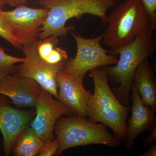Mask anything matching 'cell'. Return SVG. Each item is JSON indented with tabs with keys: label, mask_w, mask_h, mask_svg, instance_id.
<instances>
[{
	"label": "cell",
	"mask_w": 156,
	"mask_h": 156,
	"mask_svg": "<svg viewBox=\"0 0 156 156\" xmlns=\"http://www.w3.org/2000/svg\"><path fill=\"white\" fill-rule=\"evenodd\" d=\"M118 0H37V4L49 10L48 17L41 29L40 40L50 36H65L75 26L66 27L73 18L80 19L86 14L96 16L101 24L107 23L109 9L115 7Z\"/></svg>",
	"instance_id": "1"
},
{
	"label": "cell",
	"mask_w": 156,
	"mask_h": 156,
	"mask_svg": "<svg viewBox=\"0 0 156 156\" xmlns=\"http://www.w3.org/2000/svg\"><path fill=\"white\" fill-rule=\"evenodd\" d=\"M115 7L101 40L116 56L121 48L151 30V22L140 0H125Z\"/></svg>",
	"instance_id": "2"
},
{
	"label": "cell",
	"mask_w": 156,
	"mask_h": 156,
	"mask_svg": "<svg viewBox=\"0 0 156 156\" xmlns=\"http://www.w3.org/2000/svg\"><path fill=\"white\" fill-rule=\"evenodd\" d=\"M94 91L87 104V116L92 122H99L111 128L120 140L126 138V121L131 108L120 103L109 86L104 66L90 71Z\"/></svg>",
	"instance_id": "3"
},
{
	"label": "cell",
	"mask_w": 156,
	"mask_h": 156,
	"mask_svg": "<svg viewBox=\"0 0 156 156\" xmlns=\"http://www.w3.org/2000/svg\"><path fill=\"white\" fill-rule=\"evenodd\" d=\"M154 31L147 32L135 39L117 52L119 54L118 62L113 67L104 66L107 78L119 87L112 89L120 103L128 105L131 87L136 69L144 60L154 56L156 50V41L153 36Z\"/></svg>",
	"instance_id": "4"
},
{
	"label": "cell",
	"mask_w": 156,
	"mask_h": 156,
	"mask_svg": "<svg viewBox=\"0 0 156 156\" xmlns=\"http://www.w3.org/2000/svg\"><path fill=\"white\" fill-rule=\"evenodd\" d=\"M86 118L75 116L59 117L56 121L54 131L59 142L56 156L70 148L91 144H101L118 147L119 140L115 137L102 123L92 122Z\"/></svg>",
	"instance_id": "5"
},
{
	"label": "cell",
	"mask_w": 156,
	"mask_h": 156,
	"mask_svg": "<svg viewBox=\"0 0 156 156\" xmlns=\"http://www.w3.org/2000/svg\"><path fill=\"white\" fill-rule=\"evenodd\" d=\"M77 45L76 55L68 58L62 71L75 77L83 79L91 70L108 65L116 64L118 58L110 51L101 47L102 34L94 38H87L71 31Z\"/></svg>",
	"instance_id": "6"
},
{
	"label": "cell",
	"mask_w": 156,
	"mask_h": 156,
	"mask_svg": "<svg viewBox=\"0 0 156 156\" xmlns=\"http://www.w3.org/2000/svg\"><path fill=\"white\" fill-rule=\"evenodd\" d=\"M48 13V9H34L24 5L12 11H2L11 33L23 47L37 41Z\"/></svg>",
	"instance_id": "7"
},
{
	"label": "cell",
	"mask_w": 156,
	"mask_h": 156,
	"mask_svg": "<svg viewBox=\"0 0 156 156\" xmlns=\"http://www.w3.org/2000/svg\"><path fill=\"white\" fill-rule=\"evenodd\" d=\"M37 41L23 47L22 50L26 60L21 62V64L17 66L15 74L20 76L33 79L42 89L58 99L56 76L57 74L62 70L64 66L50 65L43 61L37 53L36 44Z\"/></svg>",
	"instance_id": "8"
},
{
	"label": "cell",
	"mask_w": 156,
	"mask_h": 156,
	"mask_svg": "<svg viewBox=\"0 0 156 156\" xmlns=\"http://www.w3.org/2000/svg\"><path fill=\"white\" fill-rule=\"evenodd\" d=\"M53 95L42 89L36 101V116L31 123V128L44 142L53 140V131L57 119L72 112Z\"/></svg>",
	"instance_id": "9"
},
{
	"label": "cell",
	"mask_w": 156,
	"mask_h": 156,
	"mask_svg": "<svg viewBox=\"0 0 156 156\" xmlns=\"http://www.w3.org/2000/svg\"><path fill=\"white\" fill-rule=\"evenodd\" d=\"M83 80L62 70L59 72L56 76L58 100L69 108L72 113L87 118V104L92 93L84 88Z\"/></svg>",
	"instance_id": "10"
},
{
	"label": "cell",
	"mask_w": 156,
	"mask_h": 156,
	"mask_svg": "<svg viewBox=\"0 0 156 156\" xmlns=\"http://www.w3.org/2000/svg\"><path fill=\"white\" fill-rule=\"evenodd\" d=\"M132 105L131 118L126 126V138L124 141L127 150L131 149L135 139L140 134L147 131H151L156 127L155 111L144 103L136 87L131 84Z\"/></svg>",
	"instance_id": "11"
},
{
	"label": "cell",
	"mask_w": 156,
	"mask_h": 156,
	"mask_svg": "<svg viewBox=\"0 0 156 156\" xmlns=\"http://www.w3.org/2000/svg\"><path fill=\"white\" fill-rule=\"evenodd\" d=\"M30 119L29 112L12 107L0 96V131L2 134L5 155L11 152L17 137Z\"/></svg>",
	"instance_id": "12"
},
{
	"label": "cell",
	"mask_w": 156,
	"mask_h": 156,
	"mask_svg": "<svg viewBox=\"0 0 156 156\" xmlns=\"http://www.w3.org/2000/svg\"><path fill=\"white\" fill-rule=\"evenodd\" d=\"M42 88L33 79L16 74L7 76L0 81V95L8 96L16 105L35 106Z\"/></svg>",
	"instance_id": "13"
},
{
	"label": "cell",
	"mask_w": 156,
	"mask_h": 156,
	"mask_svg": "<svg viewBox=\"0 0 156 156\" xmlns=\"http://www.w3.org/2000/svg\"><path fill=\"white\" fill-rule=\"evenodd\" d=\"M146 106L156 111V81L154 73L148 59L146 58L136 69L132 83Z\"/></svg>",
	"instance_id": "14"
},
{
	"label": "cell",
	"mask_w": 156,
	"mask_h": 156,
	"mask_svg": "<svg viewBox=\"0 0 156 156\" xmlns=\"http://www.w3.org/2000/svg\"><path fill=\"white\" fill-rule=\"evenodd\" d=\"M57 37L51 35L43 40H38L36 44L37 53L40 58L48 64L64 66L68 56L66 50L57 48Z\"/></svg>",
	"instance_id": "15"
},
{
	"label": "cell",
	"mask_w": 156,
	"mask_h": 156,
	"mask_svg": "<svg viewBox=\"0 0 156 156\" xmlns=\"http://www.w3.org/2000/svg\"><path fill=\"white\" fill-rule=\"evenodd\" d=\"M15 142L13 152L17 156H36L45 143L31 128L24 129Z\"/></svg>",
	"instance_id": "16"
},
{
	"label": "cell",
	"mask_w": 156,
	"mask_h": 156,
	"mask_svg": "<svg viewBox=\"0 0 156 156\" xmlns=\"http://www.w3.org/2000/svg\"><path fill=\"white\" fill-rule=\"evenodd\" d=\"M6 49L0 46V81L7 76L15 74L17 66H15L18 62H24L25 58H18L11 56L5 52Z\"/></svg>",
	"instance_id": "17"
},
{
	"label": "cell",
	"mask_w": 156,
	"mask_h": 156,
	"mask_svg": "<svg viewBox=\"0 0 156 156\" xmlns=\"http://www.w3.org/2000/svg\"><path fill=\"white\" fill-rule=\"evenodd\" d=\"M2 8L0 6V37L9 42L14 48L22 50L23 47L18 43L9 28L2 14Z\"/></svg>",
	"instance_id": "18"
},
{
	"label": "cell",
	"mask_w": 156,
	"mask_h": 156,
	"mask_svg": "<svg viewBox=\"0 0 156 156\" xmlns=\"http://www.w3.org/2000/svg\"><path fill=\"white\" fill-rule=\"evenodd\" d=\"M151 22V30L156 29V0H140Z\"/></svg>",
	"instance_id": "19"
},
{
	"label": "cell",
	"mask_w": 156,
	"mask_h": 156,
	"mask_svg": "<svg viewBox=\"0 0 156 156\" xmlns=\"http://www.w3.org/2000/svg\"><path fill=\"white\" fill-rule=\"evenodd\" d=\"M59 147V142L56 138L55 140H48L44 143L43 147L39 151L40 156H53L56 154Z\"/></svg>",
	"instance_id": "20"
},
{
	"label": "cell",
	"mask_w": 156,
	"mask_h": 156,
	"mask_svg": "<svg viewBox=\"0 0 156 156\" xmlns=\"http://www.w3.org/2000/svg\"><path fill=\"white\" fill-rule=\"evenodd\" d=\"M150 135L143 140V145L145 148H147L153 144L156 139V127L151 130Z\"/></svg>",
	"instance_id": "21"
},
{
	"label": "cell",
	"mask_w": 156,
	"mask_h": 156,
	"mask_svg": "<svg viewBox=\"0 0 156 156\" xmlns=\"http://www.w3.org/2000/svg\"><path fill=\"white\" fill-rule=\"evenodd\" d=\"M148 150L140 155L141 156H156V145L154 144L150 147Z\"/></svg>",
	"instance_id": "22"
},
{
	"label": "cell",
	"mask_w": 156,
	"mask_h": 156,
	"mask_svg": "<svg viewBox=\"0 0 156 156\" xmlns=\"http://www.w3.org/2000/svg\"><path fill=\"white\" fill-rule=\"evenodd\" d=\"M27 0H8V5L12 6H17L27 3Z\"/></svg>",
	"instance_id": "23"
},
{
	"label": "cell",
	"mask_w": 156,
	"mask_h": 156,
	"mask_svg": "<svg viewBox=\"0 0 156 156\" xmlns=\"http://www.w3.org/2000/svg\"><path fill=\"white\" fill-rule=\"evenodd\" d=\"M7 5H8V0H0V6L2 9Z\"/></svg>",
	"instance_id": "24"
}]
</instances>
